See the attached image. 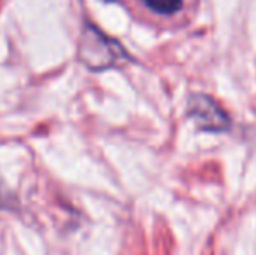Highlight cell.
<instances>
[{
    "label": "cell",
    "mask_w": 256,
    "mask_h": 255,
    "mask_svg": "<svg viewBox=\"0 0 256 255\" xmlns=\"http://www.w3.org/2000/svg\"><path fill=\"white\" fill-rule=\"evenodd\" d=\"M120 56H124V51L114 41L103 37L100 32L92 30V28L84 32L82 58H84V63H88L91 68L94 70L106 68L114 65Z\"/></svg>",
    "instance_id": "1"
},
{
    "label": "cell",
    "mask_w": 256,
    "mask_h": 255,
    "mask_svg": "<svg viewBox=\"0 0 256 255\" xmlns=\"http://www.w3.org/2000/svg\"><path fill=\"white\" fill-rule=\"evenodd\" d=\"M188 114L204 131H225L230 126L225 110L206 95H192L188 102Z\"/></svg>",
    "instance_id": "2"
},
{
    "label": "cell",
    "mask_w": 256,
    "mask_h": 255,
    "mask_svg": "<svg viewBox=\"0 0 256 255\" xmlns=\"http://www.w3.org/2000/svg\"><path fill=\"white\" fill-rule=\"evenodd\" d=\"M142 2L150 11H154L157 14H166V16L178 13L183 6V0H142Z\"/></svg>",
    "instance_id": "3"
},
{
    "label": "cell",
    "mask_w": 256,
    "mask_h": 255,
    "mask_svg": "<svg viewBox=\"0 0 256 255\" xmlns=\"http://www.w3.org/2000/svg\"><path fill=\"white\" fill-rule=\"evenodd\" d=\"M7 203H9V199H7V196H6V192H4V189H2V185H0V208H4V206H7Z\"/></svg>",
    "instance_id": "4"
}]
</instances>
